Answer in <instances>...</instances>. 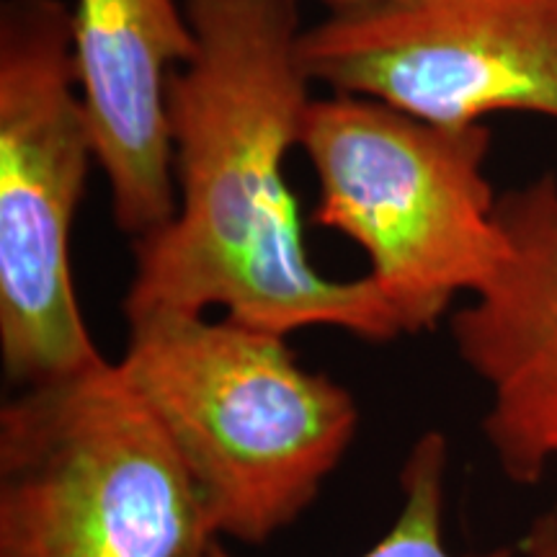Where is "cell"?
Listing matches in <instances>:
<instances>
[{
	"label": "cell",
	"mask_w": 557,
	"mask_h": 557,
	"mask_svg": "<svg viewBox=\"0 0 557 557\" xmlns=\"http://www.w3.org/2000/svg\"><path fill=\"white\" fill-rule=\"evenodd\" d=\"M524 557H557V511H545L532 521L519 542Z\"/></svg>",
	"instance_id": "cell-10"
},
{
	"label": "cell",
	"mask_w": 557,
	"mask_h": 557,
	"mask_svg": "<svg viewBox=\"0 0 557 557\" xmlns=\"http://www.w3.org/2000/svg\"><path fill=\"white\" fill-rule=\"evenodd\" d=\"M504 256L449 315L457 357L487 389L483 436L508 483L557 465V178L498 199Z\"/></svg>",
	"instance_id": "cell-7"
},
{
	"label": "cell",
	"mask_w": 557,
	"mask_h": 557,
	"mask_svg": "<svg viewBox=\"0 0 557 557\" xmlns=\"http://www.w3.org/2000/svg\"><path fill=\"white\" fill-rule=\"evenodd\" d=\"M194 54L171 75L169 135L176 212L132 240L122 310L207 315L289 336L333 329L385 344L403 329L367 274L312 267L284 176L312 101L299 0H184Z\"/></svg>",
	"instance_id": "cell-1"
},
{
	"label": "cell",
	"mask_w": 557,
	"mask_h": 557,
	"mask_svg": "<svg viewBox=\"0 0 557 557\" xmlns=\"http://www.w3.org/2000/svg\"><path fill=\"white\" fill-rule=\"evenodd\" d=\"M184 459L116 361L0 408V557H205Z\"/></svg>",
	"instance_id": "cell-4"
},
{
	"label": "cell",
	"mask_w": 557,
	"mask_h": 557,
	"mask_svg": "<svg viewBox=\"0 0 557 557\" xmlns=\"http://www.w3.org/2000/svg\"><path fill=\"white\" fill-rule=\"evenodd\" d=\"M449 438L426 431L416 438L400 470V508L393 527L359 557H517L513 547L457 555L447 545ZM205 557H238L214 540Z\"/></svg>",
	"instance_id": "cell-9"
},
{
	"label": "cell",
	"mask_w": 557,
	"mask_h": 557,
	"mask_svg": "<svg viewBox=\"0 0 557 557\" xmlns=\"http://www.w3.org/2000/svg\"><path fill=\"white\" fill-rule=\"evenodd\" d=\"M299 148L318 181L312 222L364 250L403 336L436 331L504 256L485 176L491 129L451 127L367 96L312 99Z\"/></svg>",
	"instance_id": "cell-3"
},
{
	"label": "cell",
	"mask_w": 557,
	"mask_h": 557,
	"mask_svg": "<svg viewBox=\"0 0 557 557\" xmlns=\"http://www.w3.org/2000/svg\"><path fill=\"white\" fill-rule=\"evenodd\" d=\"M320 3L329 5V11H333V9H346V5L361 3V0H320Z\"/></svg>",
	"instance_id": "cell-11"
},
{
	"label": "cell",
	"mask_w": 557,
	"mask_h": 557,
	"mask_svg": "<svg viewBox=\"0 0 557 557\" xmlns=\"http://www.w3.org/2000/svg\"><path fill=\"white\" fill-rule=\"evenodd\" d=\"M124 377L197 483L220 540L263 545L302 517L359 429L344 385L287 336L207 315L127 320Z\"/></svg>",
	"instance_id": "cell-2"
},
{
	"label": "cell",
	"mask_w": 557,
	"mask_h": 557,
	"mask_svg": "<svg viewBox=\"0 0 557 557\" xmlns=\"http://www.w3.org/2000/svg\"><path fill=\"white\" fill-rule=\"evenodd\" d=\"M96 139L62 0L0 5V359L13 385L78 377L109 361L73 278L78 214Z\"/></svg>",
	"instance_id": "cell-5"
},
{
	"label": "cell",
	"mask_w": 557,
	"mask_h": 557,
	"mask_svg": "<svg viewBox=\"0 0 557 557\" xmlns=\"http://www.w3.org/2000/svg\"><path fill=\"white\" fill-rule=\"evenodd\" d=\"M70 18L111 218L137 240L176 212L169 83L197 47L189 13L178 0H75Z\"/></svg>",
	"instance_id": "cell-8"
},
{
	"label": "cell",
	"mask_w": 557,
	"mask_h": 557,
	"mask_svg": "<svg viewBox=\"0 0 557 557\" xmlns=\"http://www.w3.org/2000/svg\"><path fill=\"white\" fill-rule=\"evenodd\" d=\"M299 52L331 94L436 124L557 120V0H361L308 26Z\"/></svg>",
	"instance_id": "cell-6"
}]
</instances>
